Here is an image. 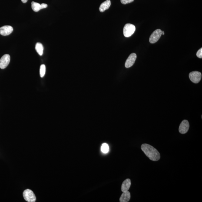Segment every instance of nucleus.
I'll return each instance as SVG.
<instances>
[{
    "instance_id": "f257e3e1",
    "label": "nucleus",
    "mask_w": 202,
    "mask_h": 202,
    "mask_svg": "<svg viewBox=\"0 0 202 202\" xmlns=\"http://www.w3.org/2000/svg\"><path fill=\"white\" fill-rule=\"evenodd\" d=\"M142 150L147 157L152 161H158L160 159V154L157 150L150 144H142Z\"/></svg>"
},
{
    "instance_id": "f03ea898",
    "label": "nucleus",
    "mask_w": 202,
    "mask_h": 202,
    "mask_svg": "<svg viewBox=\"0 0 202 202\" xmlns=\"http://www.w3.org/2000/svg\"><path fill=\"white\" fill-rule=\"evenodd\" d=\"M136 31V27L133 24H126L123 29V34L125 36L128 38L132 35Z\"/></svg>"
},
{
    "instance_id": "7ed1b4c3",
    "label": "nucleus",
    "mask_w": 202,
    "mask_h": 202,
    "mask_svg": "<svg viewBox=\"0 0 202 202\" xmlns=\"http://www.w3.org/2000/svg\"><path fill=\"white\" fill-rule=\"evenodd\" d=\"M23 195L24 200L28 202H35L36 200L35 194L32 190L29 189L24 190Z\"/></svg>"
},
{
    "instance_id": "20e7f679",
    "label": "nucleus",
    "mask_w": 202,
    "mask_h": 202,
    "mask_svg": "<svg viewBox=\"0 0 202 202\" xmlns=\"http://www.w3.org/2000/svg\"><path fill=\"white\" fill-rule=\"evenodd\" d=\"M201 73L198 71H193L189 74V78L190 81L195 84H197L200 82L201 79Z\"/></svg>"
},
{
    "instance_id": "39448f33",
    "label": "nucleus",
    "mask_w": 202,
    "mask_h": 202,
    "mask_svg": "<svg viewBox=\"0 0 202 202\" xmlns=\"http://www.w3.org/2000/svg\"><path fill=\"white\" fill-rule=\"evenodd\" d=\"M162 35V31L161 29H158L154 31L152 33L149 38V42L151 44H154L157 42L160 39L161 36Z\"/></svg>"
},
{
    "instance_id": "423d86ee",
    "label": "nucleus",
    "mask_w": 202,
    "mask_h": 202,
    "mask_svg": "<svg viewBox=\"0 0 202 202\" xmlns=\"http://www.w3.org/2000/svg\"><path fill=\"white\" fill-rule=\"evenodd\" d=\"M10 61V56L9 54H5L0 59V68L4 69L9 64Z\"/></svg>"
},
{
    "instance_id": "0eeeda50",
    "label": "nucleus",
    "mask_w": 202,
    "mask_h": 202,
    "mask_svg": "<svg viewBox=\"0 0 202 202\" xmlns=\"http://www.w3.org/2000/svg\"><path fill=\"white\" fill-rule=\"evenodd\" d=\"M190 128V124L187 120H184L182 122L179 127V132L182 134H184L187 133Z\"/></svg>"
},
{
    "instance_id": "6e6552de",
    "label": "nucleus",
    "mask_w": 202,
    "mask_h": 202,
    "mask_svg": "<svg viewBox=\"0 0 202 202\" xmlns=\"http://www.w3.org/2000/svg\"><path fill=\"white\" fill-rule=\"evenodd\" d=\"M137 58V55L135 53H133L129 55L125 63V67L126 68H129L134 64Z\"/></svg>"
},
{
    "instance_id": "1a4fd4ad",
    "label": "nucleus",
    "mask_w": 202,
    "mask_h": 202,
    "mask_svg": "<svg viewBox=\"0 0 202 202\" xmlns=\"http://www.w3.org/2000/svg\"><path fill=\"white\" fill-rule=\"evenodd\" d=\"M13 31V28L10 26H4L0 28V34L3 36L9 35Z\"/></svg>"
},
{
    "instance_id": "9d476101",
    "label": "nucleus",
    "mask_w": 202,
    "mask_h": 202,
    "mask_svg": "<svg viewBox=\"0 0 202 202\" xmlns=\"http://www.w3.org/2000/svg\"><path fill=\"white\" fill-rule=\"evenodd\" d=\"M131 181L129 179L124 180L122 184L121 191L123 192L128 191L131 186Z\"/></svg>"
},
{
    "instance_id": "9b49d317",
    "label": "nucleus",
    "mask_w": 202,
    "mask_h": 202,
    "mask_svg": "<svg viewBox=\"0 0 202 202\" xmlns=\"http://www.w3.org/2000/svg\"><path fill=\"white\" fill-rule=\"evenodd\" d=\"M131 195L129 192L128 191L123 192L120 198V202H128L129 201Z\"/></svg>"
},
{
    "instance_id": "f8f14e48",
    "label": "nucleus",
    "mask_w": 202,
    "mask_h": 202,
    "mask_svg": "<svg viewBox=\"0 0 202 202\" xmlns=\"http://www.w3.org/2000/svg\"><path fill=\"white\" fill-rule=\"evenodd\" d=\"M111 5V2L110 0H107L101 4L99 7V11L104 12L106 10L108 9Z\"/></svg>"
},
{
    "instance_id": "ddd939ff",
    "label": "nucleus",
    "mask_w": 202,
    "mask_h": 202,
    "mask_svg": "<svg viewBox=\"0 0 202 202\" xmlns=\"http://www.w3.org/2000/svg\"><path fill=\"white\" fill-rule=\"evenodd\" d=\"M35 50L40 55H42L43 54L44 47L41 43H37L35 46Z\"/></svg>"
},
{
    "instance_id": "4468645a",
    "label": "nucleus",
    "mask_w": 202,
    "mask_h": 202,
    "mask_svg": "<svg viewBox=\"0 0 202 202\" xmlns=\"http://www.w3.org/2000/svg\"><path fill=\"white\" fill-rule=\"evenodd\" d=\"M31 8L35 12H38L40 10L42 9L41 4L35 2H31Z\"/></svg>"
},
{
    "instance_id": "2eb2a0df",
    "label": "nucleus",
    "mask_w": 202,
    "mask_h": 202,
    "mask_svg": "<svg viewBox=\"0 0 202 202\" xmlns=\"http://www.w3.org/2000/svg\"><path fill=\"white\" fill-rule=\"evenodd\" d=\"M46 72V67L44 64H42L40 66V75L41 78H43L45 75Z\"/></svg>"
},
{
    "instance_id": "dca6fc26",
    "label": "nucleus",
    "mask_w": 202,
    "mask_h": 202,
    "mask_svg": "<svg viewBox=\"0 0 202 202\" xmlns=\"http://www.w3.org/2000/svg\"><path fill=\"white\" fill-rule=\"evenodd\" d=\"M101 150L103 153L106 154L108 152L109 147L108 144H104L101 146Z\"/></svg>"
},
{
    "instance_id": "f3484780",
    "label": "nucleus",
    "mask_w": 202,
    "mask_h": 202,
    "mask_svg": "<svg viewBox=\"0 0 202 202\" xmlns=\"http://www.w3.org/2000/svg\"><path fill=\"white\" fill-rule=\"evenodd\" d=\"M134 0H121V3L123 4H127L133 2Z\"/></svg>"
},
{
    "instance_id": "a211bd4d",
    "label": "nucleus",
    "mask_w": 202,
    "mask_h": 202,
    "mask_svg": "<svg viewBox=\"0 0 202 202\" xmlns=\"http://www.w3.org/2000/svg\"><path fill=\"white\" fill-rule=\"evenodd\" d=\"M197 57H198V58H202V48L200 49V50L197 51Z\"/></svg>"
},
{
    "instance_id": "6ab92c4d",
    "label": "nucleus",
    "mask_w": 202,
    "mask_h": 202,
    "mask_svg": "<svg viewBox=\"0 0 202 202\" xmlns=\"http://www.w3.org/2000/svg\"><path fill=\"white\" fill-rule=\"evenodd\" d=\"M41 5L42 9H44V8H46L47 7H48V5H47V4H41Z\"/></svg>"
},
{
    "instance_id": "aec40b11",
    "label": "nucleus",
    "mask_w": 202,
    "mask_h": 202,
    "mask_svg": "<svg viewBox=\"0 0 202 202\" xmlns=\"http://www.w3.org/2000/svg\"><path fill=\"white\" fill-rule=\"evenodd\" d=\"M28 0H21V1H22V2L23 3H26L28 2Z\"/></svg>"
},
{
    "instance_id": "412c9836",
    "label": "nucleus",
    "mask_w": 202,
    "mask_h": 202,
    "mask_svg": "<svg viewBox=\"0 0 202 202\" xmlns=\"http://www.w3.org/2000/svg\"><path fill=\"white\" fill-rule=\"evenodd\" d=\"M162 35H164V31H162Z\"/></svg>"
}]
</instances>
